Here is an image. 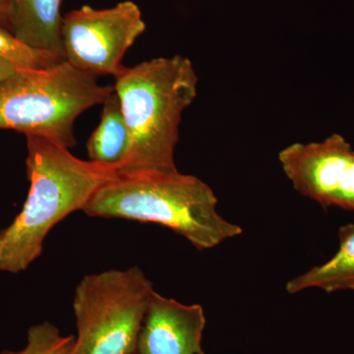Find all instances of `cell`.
Instances as JSON below:
<instances>
[{
    "mask_svg": "<svg viewBox=\"0 0 354 354\" xmlns=\"http://www.w3.org/2000/svg\"><path fill=\"white\" fill-rule=\"evenodd\" d=\"M30 189L17 216L0 232V272L26 271L55 225L86 205L118 174L113 167L75 157L55 142L27 135Z\"/></svg>",
    "mask_w": 354,
    "mask_h": 354,
    "instance_id": "6da1fadb",
    "label": "cell"
},
{
    "mask_svg": "<svg viewBox=\"0 0 354 354\" xmlns=\"http://www.w3.org/2000/svg\"><path fill=\"white\" fill-rule=\"evenodd\" d=\"M114 92L129 133L120 176L178 171L176 148L184 111L197 97L196 70L188 57L174 55L123 66Z\"/></svg>",
    "mask_w": 354,
    "mask_h": 354,
    "instance_id": "7a4b0ae2",
    "label": "cell"
},
{
    "mask_svg": "<svg viewBox=\"0 0 354 354\" xmlns=\"http://www.w3.org/2000/svg\"><path fill=\"white\" fill-rule=\"evenodd\" d=\"M215 192L199 177L171 172L120 176L104 184L83 213L91 218L157 223L184 237L199 251L242 234L218 214Z\"/></svg>",
    "mask_w": 354,
    "mask_h": 354,
    "instance_id": "3957f363",
    "label": "cell"
},
{
    "mask_svg": "<svg viewBox=\"0 0 354 354\" xmlns=\"http://www.w3.org/2000/svg\"><path fill=\"white\" fill-rule=\"evenodd\" d=\"M114 86L66 60L41 70H18L0 81V129L38 135L64 148L76 146L77 118L102 104Z\"/></svg>",
    "mask_w": 354,
    "mask_h": 354,
    "instance_id": "277c9868",
    "label": "cell"
},
{
    "mask_svg": "<svg viewBox=\"0 0 354 354\" xmlns=\"http://www.w3.org/2000/svg\"><path fill=\"white\" fill-rule=\"evenodd\" d=\"M153 286L139 267L87 274L73 298L77 337L68 354H135Z\"/></svg>",
    "mask_w": 354,
    "mask_h": 354,
    "instance_id": "5b68a950",
    "label": "cell"
},
{
    "mask_svg": "<svg viewBox=\"0 0 354 354\" xmlns=\"http://www.w3.org/2000/svg\"><path fill=\"white\" fill-rule=\"evenodd\" d=\"M146 31L135 2H120L109 8L84 6L65 14L60 27L64 60L93 75L115 76L127 50Z\"/></svg>",
    "mask_w": 354,
    "mask_h": 354,
    "instance_id": "8992f818",
    "label": "cell"
},
{
    "mask_svg": "<svg viewBox=\"0 0 354 354\" xmlns=\"http://www.w3.org/2000/svg\"><path fill=\"white\" fill-rule=\"evenodd\" d=\"M279 162L302 196L323 208L354 211V150L341 134L286 147L279 153Z\"/></svg>",
    "mask_w": 354,
    "mask_h": 354,
    "instance_id": "52a82bcc",
    "label": "cell"
},
{
    "mask_svg": "<svg viewBox=\"0 0 354 354\" xmlns=\"http://www.w3.org/2000/svg\"><path fill=\"white\" fill-rule=\"evenodd\" d=\"M206 315L199 304H184L153 291L140 330L136 354H200Z\"/></svg>",
    "mask_w": 354,
    "mask_h": 354,
    "instance_id": "ba28073f",
    "label": "cell"
},
{
    "mask_svg": "<svg viewBox=\"0 0 354 354\" xmlns=\"http://www.w3.org/2000/svg\"><path fill=\"white\" fill-rule=\"evenodd\" d=\"M62 0H10V32L21 41L64 60L60 27Z\"/></svg>",
    "mask_w": 354,
    "mask_h": 354,
    "instance_id": "9c48e42d",
    "label": "cell"
},
{
    "mask_svg": "<svg viewBox=\"0 0 354 354\" xmlns=\"http://www.w3.org/2000/svg\"><path fill=\"white\" fill-rule=\"evenodd\" d=\"M339 249L327 262L295 277L286 286L290 295L310 288L327 293L354 290V223L339 228Z\"/></svg>",
    "mask_w": 354,
    "mask_h": 354,
    "instance_id": "30bf717a",
    "label": "cell"
},
{
    "mask_svg": "<svg viewBox=\"0 0 354 354\" xmlns=\"http://www.w3.org/2000/svg\"><path fill=\"white\" fill-rule=\"evenodd\" d=\"M129 148V133L118 95L111 93L102 104L101 121L87 144L88 160L120 169Z\"/></svg>",
    "mask_w": 354,
    "mask_h": 354,
    "instance_id": "8fae6325",
    "label": "cell"
},
{
    "mask_svg": "<svg viewBox=\"0 0 354 354\" xmlns=\"http://www.w3.org/2000/svg\"><path fill=\"white\" fill-rule=\"evenodd\" d=\"M0 59L18 70L50 68L64 60L55 53L32 48L3 28H0Z\"/></svg>",
    "mask_w": 354,
    "mask_h": 354,
    "instance_id": "7c38bea8",
    "label": "cell"
},
{
    "mask_svg": "<svg viewBox=\"0 0 354 354\" xmlns=\"http://www.w3.org/2000/svg\"><path fill=\"white\" fill-rule=\"evenodd\" d=\"M75 342L74 335H64L48 321L32 326L27 344L21 351H3L0 354H68Z\"/></svg>",
    "mask_w": 354,
    "mask_h": 354,
    "instance_id": "4fadbf2b",
    "label": "cell"
},
{
    "mask_svg": "<svg viewBox=\"0 0 354 354\" xmlns=\"http://www.w3.org/2000/svg\"><path fill=\"white\" fill-rule=\"evenodd\" d=\"M0 28L10 32V0H0Z\"/></svg>",
    "mask_w": 354,
    "mask_h": 354,
    "instance_id": "5bb4252c",
    "label": "cell"
},
{
    "mask_svg": "<svg viewBox=\"0 0 354 354\" xmlns=\"http://www.w3.org/2000/svg\"><path fill=\"white\" fill-rule=\"evenodd\" d=\"M17 71L18 69L14 67L13 65L0 59V81L8 78L9 76L13 75Z\"/></svg>",
    "mask_w": 354,
    "mask_h": 354,
    "instance_id": "9a60e30c",
    "label": "cell"
},
{
    "mask_svg": "<svg viewBox=\"0 0 354 354\" xmlns=\"http://www.w3.org/2000/svg\"><path fill=\"white\" fill-rule=\"evenodd\" d=\"M200 354H206V353H205L204 351H202V353Z\"/></svg>",
    "mask_w": 354,
    "mask_h": 354,
    "instance_id": "2e32d148",
    "label": "cell"
},
{
    "mask_svg": "<svg viewBox=\"0 0 354 354\" xmlns=\"http://www.w3.org/2000/svg\"><path fill=\"white\" fill-rule=\"evenodd\" d=\"M135 354H136V353H135Z\"/></svg>",
    "mask_w": 354,
    "mask_h": 354,
    "instance_id": "e0dca14e",
    "label": "cell"
}]
</instances>
